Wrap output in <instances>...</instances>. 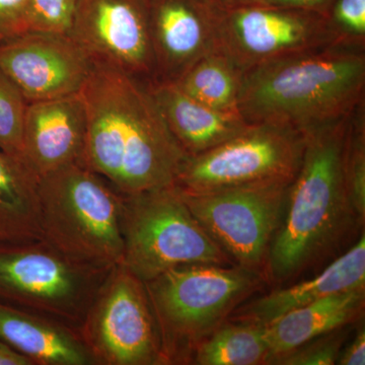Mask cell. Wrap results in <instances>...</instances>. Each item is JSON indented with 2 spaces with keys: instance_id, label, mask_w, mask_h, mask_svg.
Masks as SVG:
<instances>
[{
  "instance_id": "cell-28",
  "label": "cell",
  "mask_w": 365,
  "mask_h": 365,
  "mask_svg": "<svg viewBox=\"0 0 365 365\" xmlns=\"http://www.w3.org/2000/svg\"><path fill=\"white\" fill-rule=\"evenodd\" d=\"M29 0H0V40L26 32Z\"/></svg>"
},
{
  "instance_id": "cell-12",
  "label": "cell",
  "mask_w": 365,
  "mask_h": 365,
  "mask_svg": "<svg viewBox=\"0 0 365 365\" xmlns=\"http://www.w3.org/2000/svg\"><path fill=\"white\" fill-rule=\"evenodd\" d=\"M69 35L95 63L155 81L150 0H79Z\"/></svg>"
},
{
  "instance_id": "cell-15",
  "label": "cell",
  "mask_w": 365,
  "mask_h": 365,
  "mask_svg": "<svg viewBox=\"0 0 365 365\" xmlns=\"http://www.w3.org/2000/svg\"><path fill=\"white\" fill-rule=\"evenodd\" d=\"M86 117L81 95L28 103L23 130V160L38 177L81 163Z\"/></svg>"
},
{
  "instance_id": "cell-7",
  "label": "cell",
  "mask_w": 365,
  "mask_h": 365,
  "mask_svg": "<svg viewBox=\"0 0 365 365\" xmlns=\"http://www.w3.org/2000/svg\"><path fill=\"white\" fill-rule=\"evenodd\" d=\"M112 269L72 260L44 240L0 242V302L79 334Z\"/></svg>"
},
{
  "instance_id": "cell-4",
  "label": "cell",
  "mask_w": 365,
  "mask_h": 365,
  "mask_svg": "<svg viewBox=\"0 0 365 365\" xmlns=\"http://www.w3.org/2000/svg\"><path fill=\"white\" fill-rule=\"evenodd\" d=\"M241 266L190 264L144 282L157 319L165 364H187L199 343L263 284Z\"/></svg>"
},
{
  "instance_id": "cell-19",
  "label": "cell",
  "mask_w": 365,
  "mask_h": 365,
  "mask_svg": "<svg viewBox=\"0 0 365 365\" xmlns=\"http://www.w3.org/2000/svg\"><path fill=\"white\" fill-rule=\"evenodd\" d=\"M0 340L35 365H95L78 332L4 302H0Z\"/></svg>"
},
{
  "instance_id": "cell-30",
  "label": "cell",
  "mask_w": 365,
  "mask_h": 365,
  "mask_svg": "<svg viewBox=\"0 0 365 365\" xmlns=\"http://www.w3.org/2000/svg\"><path fill=\"white\" fill-rule=\"evenodd\" d=\"M333 1L334 0H258L257 4L302 9L324 14Z\"/></svg>"
},
{
  "instance_id": "cell-24",
  "label": "cell",
  "mask_w": 365,
  "mask_h": 365,
  "mask_svg": "<svg viewBox=\"0 0 365 365\" xmlns=\"http://www.w3.org/2000/svg\"><path fill=\"white\" fill-rule=\"evenodd\" d=\"M26 106L21 91L0 72V150L21 160Z\"/></svg>"
},
{
  "instance_id": "cell-29",
  "label": "cell",
  "mask_w": 365,
  "mask_h": 365,
  "mask_svg": "<svg viewBox=\"0 0 365 365\" xmlns=\"http://www.w3.org/2000/svg\"><path fill=\"white\" fill-rule=\"evenodd\" d=\"M337 364L340 365L365 364V331L360 328L354 339L344 350L341 349Z\"/></svg>"
},
{
  "instance_id": "cell-18",
  "label": "cell",
  "mask_w": 365,
  "mask_h": 365,
  "mask_svg": "<svg viewBox=\"0 0 365 365\" xmlns=\"http://www.w3.org/2000/svg\"><path fill=\"white\" fill-rule=\"evenodd\" d=\"M365 287L329 295L288 312L266 327L268 364L327 334L352 324L364 313Z\"/></svg>"
},
{
  "instance_id": "cell-8",
  "label": "cell",
  "mask_w": 365,
  "mask_h": 365,
  "mask_svg": "<svg viewBox=\"0 0 365 365\" xmlns=\"http://www.w3.org/2000/svg\"><path fill=\"white\" fill-rule=\"evenodd\" d=\"M304 134L292 127L251 124L239 135L182 163L175 185L205 194L268 181H294L302 163Z\"/></svg>"
},
{
  "instance_id": "cell-5",
  "label": "cell",
  "mask_w": 365,
  "mask_h": 365,
  "mask_svg": "<svg viewBox=\"0 0 365 365\" xmlns=\"http://www.w3.org/2000/svg\"><path fill=\"white\" fill-rule=\"evenodd\" d=\"M42 240L72 260L114 268L123 260L122 194L81 163L38 179Z\"/></svg>"
},
{
  "instance_id": "cell-17",
  "label": "cell",
  "mask_w": 365,
  "mask_h": 365,
  "mask_svg": "<svg viewBox=\"0 0 365 365\" xmlns=\"http://www.w3.org/2000/svg\"><path fill=\"white\" fill-rule=\"evenodd\" d=\"M148 88L170 131L189 157L225 143L251 125L240 114L201 104L173 81H153Z\"/></svg>"
},
{
  "instance_id": "cell-1",
  "label": "cell",
  "mask_w": 365,
  "mask_h": 365,
  "mask_svg": "<svg viewBox=\"0 0 365 365\" xmlns=\"http://www.w3.org/2000/svg\"><path fill=\"white\" fill-rule=\"evenodd\" d=\"M79 95L86 117L83 165L123 195L175 184L189 155L170 131L148 83L93 62Z\"/></svg>"
},
{
  "instance_id": "cell-10",
  "label": "cell",
  "mask_w": 365,
  "mask_h": 365,
  "mask_svg": "<svg viewBox=\"0 0 365 365\" xmlns=\"http://www.w3.org/2000/svg\"><path fill=\"white\" fill-rule=\"evenodd\" d=\"M292 182H256L205 194L178 189L196 220L235 265L262 273Z\"/></svg>"
},
{
  "instance_id": "cell-9",
  "label": "cell",
  "mask_w": 365,
  "mask_h": 365,
  "mask_svg": "<svg viewBox=\"0 0 365 365\" xmlns=\"http://www.w3.org/2000/svg\"><path fill=\"white\" fill-rule=\"evenodd\" d=\"M79 337L95 365L165 364L145 284L122 265L106 278Z\"/></svg>"
},
{
  "instance_id": "cell-26",
  "label": "cell",
  "mask_w": 365,
  "mask_h": 365,
  "mask_svg": "<svg viewBox=\"0 0 365 365\" xmlns=\"http://www.w3.org/2000/svg\"><path fill=\"white\" fill-rule=\"evenodd\" d=\"M79 0H29L28 31L71 33Z\"/></svg>"
},
{
  "instance_id": "cell-14",
  "label": "cell",
  "mask_w": 365,
  "mask_h": 365,
  "mask_svg": "<svg viewBox=\"0 0 365 365\" xmlns=\"http://www.w3.org/2000/svg\"><path fill=\"white\" fill-rule=\"evenodd\" d=\"M220 11L210 0H150L155 81H176L217 50Z\"/></svg>"
},
{
  "instance_id": "cell-27",
  "label": "cell",
  "mask_w": 365,
  "mask_h": 365,
  "mask_svg": "<svg viewBox=\"0 0 365 365\" xmlns=\"http://www.w3.org/2000/svg\"><path fill=\"white\" fill-rule=\"evenodd\" d=\"M336 331L327 334L326 338L317 340L313 344L300 346L274 361L281 365H333L337 364L344 336L335 334Z\"/></svg>"
},
{
  "instance_id": "cell-20",
  "label": "cell",
  "mask_w": 365,
  "mask_h": 365,
  "mask_svg": "<svg viewBox=\"0 0 365 365\" xmlns=\"http://www.w3.org/2000/svg\"><path fill=\"white\" fill-rule=\"evenodd\" d=\"M42 240L38 177L20 158L0 150V242Z\"/></svg>"
},
{
  "instance_id": "cell-16",
  "label": "cell",
  "mask_w": 365,
  "mask_h": 365,
  "mask_svg": "<svg viewBox=\"0 0 365 365\" xmlns=\"http://www.w3.org/2000/svg\"><path fill=\"white\" fill-rule=\"evenodd\" d=\"M365 287V237L312 279L273 290L237 307L232 319L267 326L288 312L347 290Z\"/></svg>"
},
{
  "instance_id": "cell-6",
  "label": "cell",
  "mask_w": 365,
  "mask_h": 365,
  "mask_svg": "<svg viewBox=\"0 0 365 365\" xmlns=\"http://www.w3.org/2000/svg\"><path fill=\"white\" fill-rule=\"evenodd\" d=\"M121 225V265L143 282L178 266L235 265L190 211L175 184L122 194Z\"/></svg>"
},
{
  "instance_id": "cell-23",
  "label": "cell",
  "mask_w": 365,
  "mask_h": 365,
  "mask_svg": "<svg viewBox=\"0 0 365 365\" xmlns=\"http://www.w3.org/2000/svg\"><path fill=\"white\" fill-rule=\"evenodd\" d=\"M345 179L350 200L365 220V100L349 115L345 150Z\"/></svg>"
},
{
  "instance_id": "cell-13",
  "label": "cell",
  "mask_w": 365,
  "mask_h": 365,
  "mask_svg": "<svg viewBox=\"0 0 365 365\" xmlns=\"http://www.w3.org/2000/svg\"><path fill=\"white\" fill-rule=\"evenodd\" d=\"M93 66L68 34L26 31L0 40V72L28 103L78 93Z\"/></svg>"
},
{
  "instance_id": "cell-21",
  "label": "cell",
  "mask_w": 365,
  "mask_h": 365,
  "mask_svg": "<svg viewBox=\"0 0 365 365\" xmlns=\"http://www.w3.org/2000/svg\"><path fill=\"white\" fill-rule=\"evenodd\" d=\"M244 73L241 67L227 55L216 50L197 61L173 83L211 109L240 114L239 100Z\"/></svg>"
},
{
  "instance_id": "cell-2",
  "label": "cell",
  "mask_w": 365,
  "mask_h": 365,
  "mask_svg": "<svg viewBox=\"0 0 365 365\" xmlns=\"http://www.w3.org/2000/svg\"><path fill=\"white\" fill-rule=\"evenodd\" d=\"M349 115L304 133L302 163L264 270L270 280L295 277L329 253L355 223L364 225L345 179Z\"/></svg>"
},
{
  "instance_id": "cell-11",
  "label": "cell",
  "mask_w": 365,
  "mask_h": 365,
  "mask_svg": "<svg viewBox=\"0 0 365 365\" xmlns=\"http://www.w3.org/2000/svg\"><path fill=\"white\" fill-rule=\"evenodd\" d=\"M336 45L323 14L267 4L220 7L217 51L242 71Z\"/></svg>"
},
{
  "instance_id": "cell-3",
  "label": "cell",
  "mask_w": 365,
  "mask_h": 365,
  "mask_svg": "<svg viewBox=\"0 0 365 365\" xmlns=\"http://www.w3.org/2000/svg\"><path fill=\"white\" fill-rule=\"evenodd\" d=\"M365 100V48L329 45L245 71L239 112L248 124L304 132L348 116Z\"/></svg>"
},
{
  "instance_id": "cell-22",
  "label": "cell",
  "mask_w": 365,
  "mask_h": 365,
  "mask_svg": "<svg viewBox=\"0 0 365 365\" xmlns=\"http://www.w3.org/2000/svg\"><path fill=\"white\" fill-rule=\"evenodd\" d=\"M266 327L249 321L225 323L199 343L191 361L199 365L267 364Z\"/></svg>"
},
{
  "instance_id": "cell-31",
  "label": "cell",
  "mask_w": 365,
  "mask_h": 365,
  "mask_svg": "<svg viewBox=\"0 0 365 365\" xmlns=\"http://www.w3.org/2000/svg\"><path fill=\"white\" fill-rule=\"evenodd\" d=\"M0 365H35L25 355L0 340Z\"/></svg>"
},
{
  "instance_id": "cell-32",
  "label": "cell",
  "mask_w": 365,
  "mask_h": 365,
  "mask_svg": "<svg viewBox=\"0 0 365 365\" xmlns=\"http://www.w3.org/2000/svg\"><path fill=\"white\" fill-rule=\"evenodd\" d=\"M215 6L222 7V9H228V7H234L239 6H245V4H255L258 0H210Z\"/></svg>"
},
{
  "instance_id": "cell-25",
  "label": "cell",
  "mask_w": 365,
  "mask_h": 365,
  "mask_svg": "<svg viewBox=\"0 0 365 365\" xmlns=\"http://www.w3.org/2000/svg\"><path fill=\"white\" fill-rule=\"evenodd\" d=\"M323 16L336 45L365 48V0H334Z\"/></svg>"
}]
</instances>
